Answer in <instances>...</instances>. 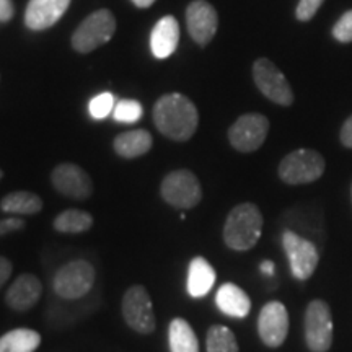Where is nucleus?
Listing matches in <instances>:
<instances>
[{
	"mask_svg": "<svg viewBox=\"0 0 352 352\" xmlns=\"http://www.w3.org/2000/svg\"><path fill=\"white\" fill-rule=\"evenodd\" d=\"M153 122L165 138L186 142L196 134L199 113L196 104L182 94H166L153 107Z\"/></svg>",
	"mask_w": 352,
	"mask_h": 352,
	"instance_id": "obj_1",
	"label": "nucleus"
},
{
	"mask_svg": "<svg viewBox=\"0 0 352 352\" xmlns=\"http://www.w3.org/2000/svg\"><path fill=\"white\" fill-rule=\"evenodd\" d=\"M261 210L253 202H243L228 212L223 223V241L233 252H248L261 239Z\"/></svg>",
	"mask_w": 352,
	"mask_h": 352,
	"instance_id": "obj_2",
	"label": "nucleus"
},
{
	"mask_svg": "<svg viewBox=\"0 0 352 352\" xmlns=\"http://www.w3.org/2000/svg\"><path fill=\"white\" fill-rule=\"evenodd\" d=\"M327 168V162L320 152L310 148H298L285 155L280 160L279 178L285 184H308L320 179Z\"/></svg>",
	"mask_w": 352,
	"mask_h": 352,
	"instance_id": "obj_3",
	"label": "nucleus"
},
{
	"mask_svg": "<svg viewBox=\"0 0 352 352\" xmlns=\"http://www.w3.org/2000/svg\"><path fill=\"white\" fill-rule=\"evenodd\" d=\"M116 32V19L108 8H100L87 16L72 34V47L80 54L98 50Z\"/></svg>",
	"mask_w": 352,
	"mask_h": 352,
	"instance_id": "obj_4",
	"label": "nucleus"
},
{
	"mask_svg": "<svg viewBox=\"0 0 352 352\" xmlns=\"http://www.w3.org/2000/svg\"><path fill=\"white\" fill-rule=\"evenodd\" d=\"M96 271L85 259H74L64 264L52 279V289L60 298L78 300L94 287Z\"/></svg>",
	"mask_w": 352,
	"mask_h": 352,
	"instance_id": "obj_5",
	"label": "nucleus"
},
{
	"mask_svg": "<svg viewBox=\"0 0 352 352\" xmlns=\"http://www.w3.org/2000/svg\"><path fill=\"white\" fill-rule=\"evenodd\" d=\"M160 196L166 204L176 209H192L202 199L199 178L189 170H175L165 176L160 186Z\"/></svg>",
	"mask_w": 352,
	"mask_h": 352,
	"instance_id": "obj_6",
	"label": "nucleus"
},
{
	"mask_svg": "<svg viewBox=\"0 0 352 352\" xmlns=\"http://www.w3.org/2000/svg\"><path fill=\"white\" fill-rule=\"evenodd\" d=\"M122 318L127 327L139 334H152L157 328L151 294L144 285L135 284L126 290L122 297Z\"/></svg>",
	"mask_w": 352,
	"mask_h": 352,
	"instance_id": "obj_7",
	"label": "nucleus"
},
{
	"mask_svg": "<svg viewBox=\"0 0 352 352\" xmlns=\"http://www.w3.org/2000/svg\"><path fill=\"white\" fill-rule=\"evenodd\" d=\"M253 80L258 90L272 103L280 104V107H290L296 100L287 78L280 72V69L266 57L254 60Z\"/></svg>",
	"mask_w": 352,
	"mask_h": 352,
	"instance_id": "obj_8",
	"label": "nucleus"
},
{
	"mask_svg": "<svg viewBox=\"0 0 352 352\" xmlns=\"http://www.w3.org/2000/svg\"><path fill=\"white\" fill-rule=\"evenodd\" d=\"M305 342L311 352H327L333 344V316L324 300H311L305 311Z\"/></svg>",
	"mask_w": 352,
	"mask_h": 352,
	"instance_id": "obj_9",
	"label": "nucleus"
},
{
	"mask_svg": "<svg viewBox=\"0 0 352 352\" xmlns=\"http://www.w3.org/2000/svg\"><path fill=\"white\" fill-rule=\"evenodd\" d=\"M270 134V120L261 113H246L228 129V140L235 151L250 153L258 151Z\"/></svg>",
	"mask_w": 352,
	"mask_h": 352,
	"instance_id": "obj_10",
	"label": "nucleus"
},
{
	"mask_svg": "<svg viewBox=\"0 0 352 352\" xmlns=\"http://www.w3.org/2000/svg\"><path fill=\"white\" fill-rule=\"evenodd\" d=\"M283 246L289 258L292 276L298 280L310 279L320 263L316 246L292 230H285L283 233Z\"/></svg>",
	"mask_w": 352,
	"mask_h": 352,
	"instance_id": "obj_11",
	"label": "nucleus"
},
{
	"mask_svg": "<svg viewBox=\"0 0 352 352\" xmlns=\"http://www.w3.org/2000/svg\"><path fill=\"white\" fill-rule=\"evenodd\" d=\"M51 183L57 192L76 201H85L94 192L90 175L76 164H60L51 173Z\"/></svg>",
	"mask_w": 352,
	"mask_h": 352,
	"instance_id": "obj_12",
	"label": "nucleus"
},
{
	"mask_svg": "<svg viewBox=\"0 0 352 352\" xmlns=\"http://www.w3.org/2000/svg\"><path fill=\"white\" fill-rule=\"evenodd\" d=\"M186 26L192 41L206 47L219 30L217 10L208 0H192L186 8Z\"/></svg>",
	"mask_w": 352,
	"mask_h": 352,
	"instance_id": "obj_13",
	"label": "nucleus"
},
{
	"mask_svg": "<svg viewBox=\"0 0 352 352\" xmlns=\"http://www.w3.org/2000/svg\"><path fill=\"white\" fill-rule=\"evenodd\" d=\"M258 334L267 347L284 344L289 334V314L284 303L274 300L261 308L258 316Z\"/></svg>",
	"mask_w": 352,
	"mask_h": 352,
	"instance_id": "obj_14",
	"label": "nucleus"
},
{
	"mask_svg": "<svg viewBox=\"0 0 352 352\" xmlns=\"http://www.w3.org/2000/svg\"><path fill=\"white\" fill-rule=\"evenodd\" d=\"M70 0H30L25 12V25L33 32L52 28L64 16Z\"/></svg>",
	"mask_w": 352,
	"mask_h": 352,
	"instance_id": "obj_15",
	"label": "nucleus"
},
{
	"mask_svg": "<svg viewBox=\"0 0 352 352\" xmlns=\"http://www.w3.org/2000/svg\"><path fill=\"white\" fill-rule=\"evenodd\" d=\"M43 296V284L34 274L25 272L13 280L6 294L7 305L15 311H28Z\"/></svg>",
	"mask_w": 352,
	"mask_h": 352,
	"instance_id": "obj_16",
	"label": "nucleus"
},
{
	"mask_svg": "<svg viewBox=\"0 0 352 352\" xmlns=\"http://www.w3.org/2000/svg\"><path fill=\"white\" fill-rule=\"evenodd\" d=\"M179 44V25L175 16L166 15L157 21L151 33V50L157 59H166Z\"/></svg>",
	"mask_w": 352,
	"mask_h": 352,
	"instance_id": "obj_17",
	"label": "nucleus"
},
{
	"mask_svg": "<svg viewBox=\"0 0 352 352\" xmlns=\"http://www.w3.org/2000/svg\"><path fill=\"white\" fill-rule=\"evenodd\" d=\"M215 305L223 315L232 318H245L252 310V300L248 294L236 284H222L215 294Z\"/></svg>",
	"mask_w": 352,
	"mask_h": 352,
	"instance_id": "obj_18",
	"label": "nucleus"
},
{
	"mask_svg": "<svg viewBox=\"0 0 352 352\" xmlns=\"http://www.w3.org/2000/svg\"><path fill=\"white\" fill-rule=\"evenodd\" d=\"M215 277V270L208 259L202 256L192 258L188 267V294L192 298L206 297L214 287Z\"/></svg>",
	"mask_w": 352,
	"mask_h": 352,
	"instance_id": "obj_19",
	"label": "nucleus"
},
{
	"mask_svg": "<svg viewBox=\"0 0 352 352\" xmlns=\"http://www.w3.org/2000/svg\"><path fill=\"white\" fill-rule=\"evenodd\" d=\"M153 145L152 134L145 129L122 132L113 140V148L122 158H138L151 152Z\"/></svg>",
	"mask_w": 352,
	"mask_h": 352,
	"instance_id": "obj_20",
	"label": "nucleus"
},
{
	"mask_svg": "<svg viewBox=\"0 0 352 352\" xmlns=\"http://www.w3.org/2000/svg\"><path fill=\"white\" fill-rule=\"evenodd\" d=\"M0 209L13 215H34L43 210V199L30 191L8 192L0 201Z\"/></svg>",
	"mask_w": 352,
	"mask_h": 352,
	"instance_id": "obj_21",
	"label": "nucleus"
},
{
	"mask_svg": "<svg viewBox=\"0 0 352 352\" xmlns=\"http://www.w3.org/2000/svg\"><path fill=\"white\" fill-rule=\"evenodd\" d=\"M171 352H199V341L191 324L184 318H173L168 328Z\"/></svg>",
	"mask_w": 352,
	"mask_h": 352,
	"instance_id": "obj_22",
	"label": "nucleus"
},
{
	"mask_svg": "<svg viewBox=\"0 0 352 352\" xmlns=\"http://www.w3.org/2000/svg\"><path fill=\"white\" fill-rule=\"evenodd\" d=\"M41 344V334L34 329L16 328L0 338V352H34Z\"/></svg>",
	"mask_w": 352,
	"mask_h": 352,
	"instance_id": "obj_23",
	"label": "nucleus"
},
{
	"mask_svg": "<svg viewBox=\"0 0 352 352\" xmlns=\"http://www.w3.org/2000/svg\"><path fill=\"white\" fill-rule=\"evenodd\" d=\"M56 232L59 233H70V235H77V233L88 232L94 227V217L91 214L85 210L78 209H67L59 215H56L54 222H52Z\"/></svg>",
	"mask_w": 352,
	"mask_h": 352,
	"instance_id": "obj_24",
	"label": "nucleus"
},
{
	"mask_svg": "<svg viewBox=\"0 0 352 352\" xmlns=\"http://www.w3.org/2000/svg\"><path fill=\"white\" fill-rule=\"evenodd\" d=\"M208 352H240L239 342L230 328L223 324H212L206 336Z\"/></svg>",
	"mask_w": 352,
	"mask_h": 352,
	"instance_id": "obj_25",
	"label": "nucleus"
},
{
	"mask_svg": "<svg viewBox=\"0 0 352 352\" xmlns=\"http://www.w3.org/2000/svg\"><path fill=\"white\" fill-rule=\"evenodd\" d=\"M142 104L135 100H121L118 101L113 109V120L122 124H134L142 118Z\"/></svg>",
	"mask_w": 352,
	"mask_h": 352,
	"instance_id": "obj_26",
	"label": "nucleus"
},
{
	"mask_svg": "<svg viewBox=\"0 0 352 352\" xmlns=\"http://www.w3.org/2000/svg\"><path fill=\"white\" fill-rule=\"evenodd\" d=\"M114 107H116V96L109 94V91H104V94L96 95L90 100V103H88V113H90V116L94 120L100 121L108 118L113 113Z\"/></svg>",
	"mask_w": 352,
	"mask_h": 352,
	"instance_id": "obj_27",
	"label": "nucleus"
},
{
	"mask_svg": "<svg viewBox=\"0 0 352 352\" xmlns=\"http://www.w3.org/2000/svg\"><path fill=\"white\" fill-rule=\"evenodd\" d=\"M333 38L342 44L352 43V10L342 13V16L333 26Z\"/></svg>",
	"mask_w": 352,
	"mask_h": 352,
	"instance_id": "obj_28",
	"label": "nucleus"
},
{
	"mask_svg": "<svg viewBox=\"0 0 352 352\" xmlns=\"http://www.w3.org/2000/svg\"><path fill=\"white\" fill-rule=\"evenodd\" d=\"M324 0H300L296 8V16L298 21H310L315 19L316 12L320 10V7L323 6Z\"/></svg>",
	"mask_w": 352,
	"mask_h": 352,
	"instance_id": "obj_29",
	"label": "nucleus"
},
{
	"mask_svg": "<svg viewBox=\"0 0 352 352\" xmlns=\"http://www.w3.org/2000/svg\"><path fill=\"white\" fill-rule=\"evenodd\" d=\"M25 228V220L20 217H8L0 220V236L7 235V233L19 232Z\"/></svg>",
	"mask_w": 352,
	"mask_h": 352,
	"instance_id": "obj_30",
	"label": "nucleus"
},
{
	"mask_svg": "<svg viewBox=\"0 0 352 352\" xmlns=\"http://www.w3.org/2000/svg\"><path fill=\"white\" fill-rule=\"evenodd\" d=\"M15 15V6L12 0H0V23H7Z\"/></svg>",
	"mask_w": 352,
	"mask_h": 352,
	"instance_id": "obj_31",
	"label": "nucleus"
},
{
	"mask_svg": "<svg viewBox=\"0 0 352 352\" xmlns=\"http://www.w3.org/2000/svg\"><path fill=\"white\" fill-rule=\"evenodd\" d=\"M340 139H341V144L344 145V147L352 148V114L344 121V124H342L341 132H340Z\"/></svg>",
	"mask_w": 352,
	"mask_h": 352,
	"instance_id": "obj_32",
	"label": "nucleus"
},
{
	"mask_svg": "<svg viewBox=\"0 0 352 352\" xmlns=\"http://www.w3.org/2000/svg\"><path fill=\"white\" fill-rule=\"evenodd\" d=\"M12 270H13V266H12L10 259L0 256V289L3 287V284H6L8 279H10Z\"/></svg>",
	"mask_w": 352,
	"mask_h": 352,
	"instance_id": "obj_33",
	"label": "nucleus"
},
{
	"mask_svg": "<svg viewBox=\"0 0 352 352\" xmlns=\"http://www.w3.org/2000/svg\"><path fill=\"white\" fill-rule=\"evenodd\" d=\"M259 270H261L263 274L272 276V274H274V263L270 261V259H266V261L261 263V266H259Z\"/></svg>",
	"mask_w": 352,
	"mask_h": 352,
	"instance_id": "obj_34",
	"label": "nucleus"
},
{
	"mask_svg": "<svg viewBox=\"0 0 352 352\" xmlns=\"http://www.w3.org/2000/svg\"><path fill=\"white\" fill-rule=\"evenodd\" d=\"M132 3L139 8H148L155 3V0H132Z\"/></svg>",
	"mask_w": 352,
	"mask_h": 352,
	"instance_id": "obj_35",
	"label": "nucleus"
},
{
	"mask_svg": "<svg viewBox=\"0 0 352 352\" xmlns=\"http://www.w3.org/2000/svg\"><path fill=\"white\" fill-rule=\"evenodd\" d=\"M351 201H352V184H351Z\"/></svg>",
	"mask_w": 352,
	"mask_h": 352,
	"instance_id": "obj_36",
	"label": "nucleus"
},
{
	"mask_svg": "<svg viewBox=\"0 0 352 352\" xmlns=\"http://www.w3.org/2000/svg\"><path fill=\"white\" fill-rule=\"evenodd\" d=\"M2 176H3V173H2V170H0V178H2Z\"/></svg>",
	"mask_w": 352,
	"mask_h": 352,
	"instance_id": "obj_37",
	"label": "nucleus"
}]
</instances>
